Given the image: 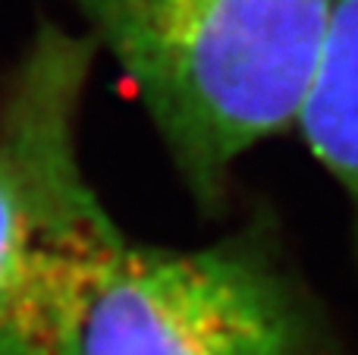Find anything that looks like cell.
Listing matches in <instances>:
<instances>
[{"label": "cell", "instance_id": "obj_1", "mask_svg": "<svg viewBox=\"0 0 358 355\" xmlns=\"http://www.w3.org/2000/svg\"><path fill=\"white\" fill-rule=\"evenodd\" d=\"M136 88L179 186L227 220L239 164L296 129L336 0H69Z\"/></svg>", "mask_w": 358, "mask_h": 355}, {"label": "cell", "instance_id": "obj_2", "mask_svg": "<svg viewBox=\"0 0 358 355\" xmlns=\"http://www.w3.org/2000/svg\"><path fill=\"white\" fill-rule=\"evenodd\" d=\"M94 41L41 19L0 85V355H85L129 236L82 164Z\"/></svg>", "mask_w": 358, "mask_h": 355}, {"label": "cell", "instance_id": "obj_3", "mask_svg": "<svg viewBox=\"0 0 358 355\" xmlns=\"http://www.w3.org/2000/svg\"><path fill=\"white\" fill-rule=\"evenodd\" d=\"M85 355H358L286 230L258 198L201 245L129 239L85 327Z\"/></svg>", "mask_w": 358, "mask_h": 355}, {"label": "cell", "instance_id": "obj_4", "mask_svg": "<svg viewBox=\"0 0 358 355\" xmlns=\"http://www.w3.org/2000/svg\"><path fill=\"white\" fill-rule=\"evenodd\" d=\"M299 136L346 201L349 249L358 264V0H336Z\"/></svg>", "mask_w": 358, "mask_h": 355}]
</instances>
